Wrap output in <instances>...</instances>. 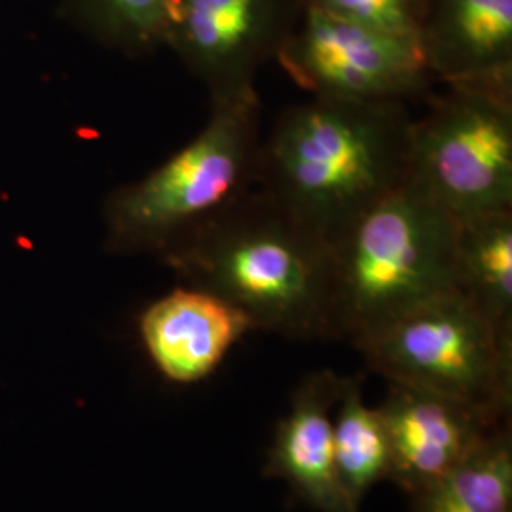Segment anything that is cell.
Wrapping results in <instances>:
<instances>
[{
	"instance_id": "17",
	"label": "cell",
	"mask_w": 512,
	"mask_h": 512,
	"mask_svg": "<svg viewBox=\"0 0 512 512\" xmlns=\"http://www.w3.org/2000/svg\"><path fill=\"white\" fill-rule=\"evenodd\" d=\"M304 6L382 35L420 44L423 0H304Z\"/></svg>"
},
{
	"instance_id": "7",
	"label": "cell",
	"mask_w": 512,
	"mask_h": 512,
	"mask_svg": "<svg viewBox=\"0 0 512 512\" xmlns=\"http://www.w3.org/2000/svg\"><path fill=\"white\" fill-rule=\"evenodd\" d=\"M277 63L311 97L401 101L435 80L420 44L389 37L304 6Z\"/></svg>"
},
{
	"instance_id": "13",
	"label": "cell",
	"mask_w": 512,
	"mask_h": 512,
	"mask_svg": "<svg viewBox=\"0 0 512 512\" xmlns=\"http://www.w3.org/2000/svg\"><path fill=\"white\" fill-rule=\"evenodd\" d=\"M456 289L512 340V211L458 222Z\"/></svg>"
},
{
	"instance_id": "16",
	"label": "cell",
	"mask_w": 512,
	"mask_h": 512,
	"mask_svg": "<svg viewBox=\"0 0 512 512\" xmlns=\"http://www.w3.org/2000/svg\"><path fill=\"white\" fill-rule=\"evenodd\" d=\"M410 499L414 512H512L511 425Z\"/></svg>"
},
{
	"instance_id": "4",
	"label": "cell",
	"mask_w": 512,
	"mask_h": 512,
	"mask_svg": "<svg viewBox=\"0 0 512 512\" xmlns=\"http://www.w3.org/2000/svg\"><path fill=\"white\" fill-rule=\"evenodd\" d=\"M260 99L211 103L205 128L167 162L105 203L107 249L164 256L253 188Z\"/></svg>"
},
{
	"instance_id": "5",
	"label": "cell",
	"mask_w": 512,
	"mask_h": 512,
	"mask_svg": "<svg viewBox=\"0 0 512 512\" xmlns=\"http://www.w3.org/2000/svg\"><path fill=\"white\" fill-rule=\"evenodd\" d=\"M389 384L467 404L511 420L512 340L458 291L404 311L351 344Z\"/></svg>"
},
{
	"instance_id": "9",
	"label": "cell",
	"mask_w": 512,
	"mask_h": 512,
	"mask_svg": "<svg viewBox=\"0 0 512 512\" xmlns=\"http://www.w3.org/2000/svg\"><path fill=\"white\" fill-rule=\"evenodd\" d=\"M378 410L391 450L389 482L408 497L452 473L511 425V420H492L467 404L401 384H389Z\"/></svg>"
},
{
	"instance_id": "12",
	"label": "cell",
	"mask_w": 512,
	"mask_h": 512,
	"mask_svg": "<svg viewBox=\"0 0 512 512\" xmlns=\"http://www.w3.org/2000/svg\"><path fill=\"white\" fill-rule=\"evenodd\" d=\"M420 48L444 84H512V0H423Z\"/></svg>"
},
{
	"instance_id": "6",
	"label": "cell",
	"mask_w": 512,
	"mask_h": 512,
	"mask_svg": "<svg viewBox=\"0 0 512 512\" xmlns=\"http://www.w3.org/2000/svg\"><path fill=\"white\" fill-rule=\"evenodd\" d=\"M412 120L408 179L456 220L512 211V84L469 80Z\"/></svg>"
},
{
	"instance_id": "2",
	"label": "cell",
	"mask_w": 512,
	"mask_h": 512,
	"mask_svg": "<svg viewBox=\"0 0 512 512\" xmlns=\"http://www.w3.org/2000/svg\"><path fill=\"white\" fill-rule=\"evenodd\" d=\"M162 258L255 330L329 340L330 243L262 190L239 196Z\"/></svg>"
},
{
	"instance_id": "11",
	"label": "cell",
	"mask_w": 512,
	"mask_h": 512,
	"mask_svg": "<svg viewBox=\"0 0 512 512\" xmlns=\"http://www.w3.org/2000/svg\"><path fill=\"white\" fill-rule=\"evenodd\" d=\"M344 376L319 370L296 387L289 412L275 429L264 476L287 482L317 512H359L336 471L330 410L338 403Z\"/></svg>"
},
{
	"instance_id": "10",
	"label": "cell",
	"mask_w": 512,
	"mask_h": 512,
	"mask_svg": "<svg viewBox=\"0 0 512 512\" xmlns=\"http://www.w3.org/2000/svg\"><path fill=\"white\" fill-rule=\"evenodd\" d=\"M154 366L175 384L209 378L230 349L251 332L249 317L200 287H179L152 302L139 319Z\"/></svg>"
},
{
	"instance_id": "1",
	"label": "cell",
	"mask_w": 512,
	"mask_h": 512,
	"mask_svg": "<svg viewBox=\"0 0 512 512\" xmlns=\"http://www.w3.org/2000/svg\"><path fill=\"white\" fill-rule=\"evenodd\" d=\"M412 120L401 101L311 97L260 143L255 184L330 243L406 183Z\"/></svg>"
},
{
	"instance_id": "14",
	"label": "cell",
	"mask_w": 512,
	"mask_h": 512,
	"mask_svg": "<svg viewBox=\"0 0 512 512\" xmlns=\"http://www.w3.org/2000/svg\"><path fill=\"white\" fill-rule=\"evenodd\" d=\"M363 376H344L332 421V448L340 482L349 499L359 507L378 482L389 480L391 450L378 406L363 399Z\"/></svg>"
},
{
	"instance_id": "3",
	"label": "cell",
	"mask_w": 512,
	"mask_h": 512,
	"mask_svg": "<svg viewBox=\"0 0 512 512\" xmlns=\"http://www.w3.org/2000/svg\"><path fill=\"white\" fill-rule=\"evenodd\" d=\"M456 232L458 222L410 179L353 220L330 241L329 340L353 344L458 291Z\"/></svg>"
},
{
	"instance_id": "8",
	"label": "cell",
	"mask_w": 512,
	"mask_h": 512,
	"mask_svg": "<svg viewBox=\"0 0 512 512\" xmlns=\"http://www.w3.org/2000/svg\"><path fill=\"white\" fill-rule=\"evenodd\" d=\"M304 0H181L165 48L207 88L211 103L255 92L258 71L293 33Z\"/></svg>"
},
{
	"instance_id": "15",
	"label": "cell",
	"mask_w": 512,
	"mask_h": 512,
	"mask_svg": "<svg viewBox=\"0 0 512 512\" xmlns=\"http://www.w3.org/2000/svg\"><path fill=\"white\" fill-rule=\"evenodd\" d=\"M181 0H59L61 14L97 44L129 57L165 48Z\"/></svg>"
}]
</instances>
